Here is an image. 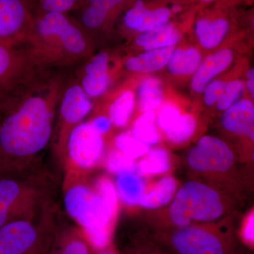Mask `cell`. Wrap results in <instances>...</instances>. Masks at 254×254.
I'll use <instances>...</instances> for the list:
<instances>
[{
	"instance_id": "7a4b0ae2",
	"label": "cell",
	"mask_w": 254,
	"mask_h": 254,
	"mask_svg": "<svg viewBox=\"0 0 254 254\" xmlns=\"http://www.w3.org/2000/svg\"><path fill=\"white\" fill-rule=\"evenodd\" d=\"M28 43L38 66L69 64L82 59L88 50L81 26L64 13L34 15V32Z\"/></svg>"
},
{
	"instance_id": "d6986e66",
	"label": "cell",
	"mask_w": 254,
	"mask_h": 254,
	"mask_svg": "<svg viewBox=\"0 0 254 254\" xmlns=\"http://www.w3.org/2000/svg\"><path fill=\"white\" fill-rule=\"evenodd\" d=\"M201 54L196 48L174 50L168 62L169 71L174 74L186 75L199 67Z\"/></svg>"
},
{
	"instance_id": "8d00e7d4",
	"label": "cell",
	"mask_w": 254,
	"mask_h": 254,
	"mask_svg": "<svg viewBox=\"0 0 254 254\" xmlns=\"http://www.w3.org/2000/svg\"><path fill=\"white\" fill-rule=\"evenodd\" d=\"M254 215H250V218L247 220L246 222L245 230H244V237L247 242L252 243L254 242Z\"/></svg>"
},
{
	"instance_id": "6da1fadb",
	"label": "cell",
	"mask_w": 254,
	"mask_h": 254,
	"mask_svg": "<svg viewBox=\"0 0 254 254\" xmlns=\"http://www.w3.org/2000/svg\"><path fill=\"white\" fill-rule=\"evenodd\" d=\"M63 86L60 76L36 69L0 96L1 171L12 159L35 154L48 144L52 110Z\"/></svg>"
},
{
	"instance_id": "83f0119b",
	"label": "cell",
	"mask_w": 254,
	"mask_h": 254,
	"mask_svg": "<svg viewBox=\"0 0 254 254\" xmlns=\"http://www.w3.org/2000/svg\"><path fill=\"white\" fill-rule=\"evenodd\" d=\"M115 144L120 151L132 159L139 158L148 151V145L136 140L129 133L117 137Z\"/></svg>"
},
{
	"instance_id": "2e32d148",
	"label": "cell",
	"mask_w": 254,
	"mask_h": 254,
	"mask_svg": "<svg viewBox=\"0 0 254 254\" xmlns=\"http://www.w3.org/2000/svg\"><path fill=\"white\" fill-rule=\"evenodd\" d=\"M173 51V46L148 50L127 60L125 68L133 72L150 73L158 71L168 64Z\"/></svg>"
},
{
	"instance_id": "277c9868",
	"label": "cell",
	"mask_w": 254,
	"mask_h": 254,
	"mask_svg": "<svg viewBox=\"0 0 254 254\" xmlns=\"http://www.w3.org/2000/svg\"><path fill=\"white\" fill-rule=\"evenodd\" d=\"M64 203L68 213L84 228L85 232L109 231L116 205L111 204L99 193L95 194L88 187L78 185L68 190Z\"/></svg>"
},
{
	"instance_id": "44dd1931",
	"label": "cell",
	"mask_w": 254,
	"mask_h": 254,
	"mask_svg": "<svg viewBox=\"0 0 254 254\" xmlns=\"http://www.w3.org/2000/svg\"><path fill=\"white\" fill-rule=\"evenodd\" d=\"M176 186V182L173 177H163L155 185L149 193L143 195L139 204L148 208L163 206L173 198Z\"/></svg>"
},
{
	"instance_id": "30bf717a",
	"label": "cell",
	"mask_w": 254,
	"mask_h": 254,
	"mask_svg": "<svg viewBox=\"0 0 254 254\" xmlns=\"http://www.w3.org/2000/svg\"><path fill=\"white\" fill-rule=\"evenodd\" d=\"M173 244L180 254H225L220 239L199 227H181L174 234Z\"/></svg>"
},
{
	"instance_id": "ee69618b",
	"label": "cell",
	"mask_w": 254,
	"mask_h": 254,
	"mask_svg": "<svg viewBox=\"0 0 254 254\" xmlns=\"http://www.w3.org/2000/svg\"><path fill=\"white\" fill-rule=\"evenodd\" d=\"M202 1H212V0H202Z\"/></svg>"
},
{
	"instance_id": "7402d4cb",
	"label": "cell",
	"mask_w": 254,
	"mask_h": 254,
	"mask_svg": "<svg viewBox=\"0 0 254 254\" xmlns=\"http://www.w3.org/2000/svg\"><path fill=\"white\" fill-rule=\"evenodd\" d=\"M138 94V107L141 112L145 113L157 108L163 99L160 80L156 78L145 80L140 86Z\"/></svg>"
},
{
	"instance_id": "9c48e42d",
	"label": "cell",
	"mask_w": 254,
	"mask_h": 254,
	"mask_svg": "<svg viewBox=\"0 0 254 254\" xmlns=\"http://www.w3.org/2000/svg\"><path fill=\"white\" fill-rule=\"evenodd\" d=\"M39 240L36 227L26 220H10L0 227V254H30Z\"/></svg>"
},
{
	"instance_id": "52a82bcc",
	"label": "cell",
	"mask_w": 254,
	"mask_h": 254,
	"mask_svg": "<svg viewBox=\"0 0 254 254\" xmlns=\"http://www.w3.org/2000/svg\"><path fill=\"white\" fill-rule=\"evenodd\" d=\"M29 50L0 43V96L38 69Z\"/></svg>"
},
{
	"instance_id": "cb8c5ba5",
	"label": "cell",
	"mask_w": 254,
	"mask_h": 254,
	"mask_svg": "<svg viewBox=\"0 0 254 254\" xmlns=\"http://www.w3.org/2000/svg\"><path fill=\"white\" fill-rule=\"evenodd\" d=\"M132 136L148 145L158 142V135L155 127V114L153 110L145 112L137 119Z\"/></svg>"
},
{
	"instance_id": "e0dca14e",
	"label": "cell",
	"mask_w": 254,
	"mask_h": 254,
	"mask_svg": "<svg viewBox=\"0 0 254 254\" xmlns=\"http://www.w3.org/2000/svg\"><path fill=\"white\" fill-rule=\"evenodd\" d=\"M181 39V35L171 23L145 32L137 38L136 43L145 50L158 49L173 46Z\"/></svg>"
},
{
	"instance_id": "ac0fdd59",
	"label": "cell",
	"mask_w": 254,
	"mask_h": 254,
	"mask_svg": "<svg viewBox=\"0 0 254 254\" xmlns=\"http://www.w3.org/2000/svg\"><path fill=\"white\" fill-rule=\"evenodd\" d=\"M229 27L228 21L222 18L215 21L200 19L195 25V33L202 46L213 48L223 39Z\"/></svg>"
},
{
	"instance_id": "836d02e7",
	"label": "cell",
	"mask_w": 254,
	"mask_h": 254,
	"mask_svg": "<svg viewBox=\"0 0 254 254\" xmlns=\"http://www.w3.org/2000/svg\"><path fill=\"white\" fill-rule=\"evenodd\" d=\"M125 1L126 0H83L81 4L94 8L103 12L108 18L112 10Z\"/></svg>"
},
{
	"instance_id": "5b68a950",
	"label": "cell",
	"mask_w": 254,
	"mask_h": 254,
	"mask_svg": "<svg viewBox=\"0 0 254 254\" xmlns=\"http://www.w3.org/2000/svg\"><path fill=\"white\" fill-rule=\"evenodd\" d=\"M34 32V15L26 0H0V43L22 46Z\"/></svg>"
},
{
	"instance_id": "8fae6325",
	"label": "cell",
	"mask_w": 254,
	"mask_h": 254,
	"mask_svg": "<svg viewBox=\"0 0 254 254\" xmlns=\"http://www.w3.org/2000/svg\"><path fill=\"white\" fill-rule=\"evenodd\" d=\"M170 15V10L167 8L148 10L141 0H137L133 7L127 11L124 16V23L131 29L150 31L166 24Z\"/></svg>"
},
{
	"instance_id": "b9f144b4",
	"label": "cell",
	"mask_w": 254,
	"mask_h": 254,
	"mask_svg": "<svg viewBox=\"0 0 254 254\" xmlns=\"http://www.w3.org/2000/svg\"><path fill=\"white\" fill-rule=\"evenodd\" d=\"M100 254H115L113 253V252H103V253H102Z\"/></svg>"
},
{
	"instance_id": "484cf974",
	"label": "cell",
	"mask_w": 254,
	"mask_h": 254,
	"mask_svg": "<svg viewBox=\"0 0 254 254\" xmlns=\"http://www.w3.org/2000/svg\"><path fill=\"white\" fill-rule=\"evenodd\" d=\"M33 15L48 12L66 13L77 9L83 0H26Z\"/></svg>"
},
{
	"instance_id": "d6a6232c",
	"label": "cell",
	"mask_w": 254,
	"mask_h": 254,
	"mask_svg": "<svg viewBox=\"0 0 254 254\" xmlns=\"http://www.w3.org/2000/svg\"><path fill=\"white\" fill-rule=\"evenodd\" d=\"M227 83L222 81H215L205 88L204 101L205 104L210 106L221 98L226 88Z\"/></svg>"
},
{
	"instance_id": "f546056e",
	"label": "cell",
	"mask_w": 254,
	"mask_h": 254,
	"mask_svg": "<svg viewBox=\"0 0 254 254\" xmlns=\"http://www.w3.org/2000/svg\"><path fill=\"white\" fill-rule=\"evenodd\" d=\"M107 167L112 173L120 174L134 171L136 165L133 159L127 156L120 150H113L107 160Z\"/></svg>"
},
{
	"instance_id": "ab89813d",
	"label": "cell",
	"mask_w": 254,
	"mask_h": 254,
	"mask_svg": "<svg viewBox=\"0 0 254 254\" xmlns=\"http://www.w3.org/2000/svg\"><path fill=\"white\" fill-rule=\"evenodd\" d=\"M247 76L249 78V79H254V68H251L250 70H249L247 73Z\"/></svg>"
},
{
	"instance_id": "ffe728a7",
	"label": "cell",
	"mask_w": 254,
	"mask_h": 254,
	"mask_svg": "<svg viewBox=\"0 0 254 254\" xmlns=\"http://www.w3.org/2000/svg\"><path fill=\"white\" fill-rule=\"evenodd\" d=\"M117 186L119 194L125 203L136 204L143 198V182L133 172L118 174Z\"/></svg>"
},
{
	"instance_id": "4316f807",
	"label": "cell",
	"mask_w": 254,
	"mask_h": 254,
	"mask_svg": "<svg viewBox=\"0 0 254 254\" xmlns=\"http://www.w3.org/2000/svg\"><path fill=\"white\" fill-rule=\"evenodd\" d=\"M196 127L194 118L190 115H180L171 127L165 131L170 141L180 143L185 142L193 134Z\"/></svg>"
},
{
	"instance_id": "603a6c76",
	"label": "cell",
	"mask_w": 254,
	"mask_h": 254,
	"mask_svg": "<svg viewBox=\"0 0 254 254\" xmlns=\"http://www.w3.org/2000/svg\"><path fill=\"white\" fill-rule=\"evenodd\" d=\"M134 103L135 96L133 92L126 91L120 95L110 105V122L118 127L126 125L133 113Z\"/></svg>"
},
{
	"instance_id": "f1b7e54d",
	"label": "cell",
	"mask_w": 254,
	"mask_h": 254,
	"mask_svg": "<svg viewBox=\"0 0 254 254\" xmlns=\"http://www.w3.org/2000/svg\"><path fill=\"white\" fill-rule=\"evenodd\" d=\"M20 193L21 187L17 182L0 174V204L11 213Z\"/></svg>"
},
{
	"instance_id": "4fadbf2b",
	"label": "cell",
	"mask_w": 254,
	"mask_h": 254,
	"mask_svg": "<svg viewBox=\"0 0 254 254\" xmlns=\"http://www.w3.org/2000/svg\"><path fill=\"white\" fill-rule=\"evenodd\" d=\"M109 55L100 53L87 64L81 86L88 97H98L104 93L109 85L108 73Z\"/></svg>"
},
{
	"instance_id": "d4e9b609",
	"label": "cell",
	"mask_w": 254,
	"mask_h": 254,
	"mask_svg": "<svg viewBox=\"0 0 254 254\" xmlns=\"http://www.w3.org/2000/svg\"><path fill=\"white\" fill-rule=\"evenodd\" d=\"M170 166L168 152L163 149H153L141 160L138 169L143 175H157L168 171Z\"/></svg>"
},
{
	"instance_id": "1f68e13d",
	"label": "cell",
	"mask_w": 254,
	"mask_h": 254,
	"mask_svg": "<svg viewBox=\"0 0 254 254\" xmlns=\"http://www.w3.org/2000/svg\"><path fill=\"white\" fill-rule=\"evenodd\" d=\"M180 116V110L177 107L173 105H164L158 115L159 126L165 131Z\"/></svg>"
},
{
	"instance_id": "ba28073f",
	"label": "cell",
	"mask_w": 254,
	"mask_h": 254,
	"mask_svg": "<svg viewBox=\"0 0 254 254\" xmlns=\"http://www.w3.org/2000/svg\"><path fill=\"white\" fill-rule=\"evenodd\" d=\"M68 153L76 165L91 168L99 160L103 151V141L91 123L77 125L68 138Z\"/></svg>"
},
{
	"instance_id": "5bb4252c",
	"label": "cell",
	"mask_w": 254,
	"mask_h": 254,
	"mask_svg": "<svg viewBox=\"0 0 254 254\" xmlns=\"http://www.w3.org/2000/svg\"><path fill=\"white\" fill-rule=\"evenodd\" d=\"M254 108L248 100H242L227 109L222 118V123L227 131L254 140Z\"/></svg>"
},
{
	"instance_id": "d590c367",
	"label": "cell",
	"mask_w": 254,
	"mask_h": 254,
	"mask_svg": "<svg viewBox=\"0 0 254 254\" xmlns=\"http://www.w3.org/2000/svg\"><path fill=\"white\" fill-rule=\"evenodd\" d=\"M110 123L111 122H110V119L106 117L101 116L95 118L91 124L95 131L101 135L106 133L110 129Z\"/></svg>"
},
{
	"instance_id": "8992f818",
	"label": "cell",
	"mask_w": 254,
	"mask_h": 254,
	"mask_svg": "<svg viewBox=\"0 0 254 254\" xmlns=\"http://www.w3.org/2000/svg\"><path fill=\"white\" fill-rule=\"evenodd\" d=\"M187 162L196 171L222 172L232 166L234 155L225 142L215 137L204 136L189 152Z\"/></svg>"
},
{
	"instance_id": "e575fe53",
	"label": "cell",
	"mask_w": 254,
	"mask_h": 254,
	"mask_svg": "<svg viewBox=\"0 0 254 254\" xmlns=\"http://www.w3.org/2000/svg\"><path fill=\"white\" fill-rule=\"evenodd\" d=\"M60 254H89V252L84 242L74 239L64 246Z\"/></svg>"
},
{
	"instance_id": "60d3db41",
	"label": "cell",
	"mask_w": 254,
	"mask_h": 254,
	"mask_svg": "<svg viewBox=\"0 0 254 254\" xmlns=\"http://www.w3.org/2000/svg\"><path fill=\"white\" fill-rule=\"evenodd\" d=\"M172 10H173V12H178L180 10V6L175 5V6H173V7L172 8Z\"/></svg>"
},
{
	"instance_id": "9a60e30c",
	"label": "cell",
	"mask_w": 254,
	"mask_h": 254,
	"mask_svg": "<svg viewBox=\"0 0 254 254\" xmlns=\"http://www.w3.org/2000/svg\"><path fill=\"white\" fill-rule=\"evenodd\" d=\"M232 58V51L228 49L220 50L208 56L198 68L192 80L193 89L198 93L205 91L209 82L230 65Z\"/></svg>"
},
{
	"instance_id": "3957f363",
	"label": "cell",
	"mask_w": 254,
	"mask_h": 254,
	"mask_svg": "<svg viewBox=\"0 0 254 254\" xmlns=\"http://www.w3.org/2000/svg\"><path fill=\"white\" fill-rule=\"evenodd\" d=\"M223 212L220 195L211 187L200 182H187L175 195L170 210L172 222L177 226H188L192 221H210Z\"/></svg>"
},
{
	"instance_id": "4dcf8cb0",
	"label": "cell",
	"mask_w": 254,
	"mask_h": 254,
	"mask_svg": "<svg viewBox=\"0 0 254 254\" xmlns=\"http://www.w3.org/2000/svg\"><path fill=\"white\" fill-rule=\"evenodd\" d=\"M243 89V83L239 80L227 83L223 94L218 100V109L225 110L235 104L242 96Z\"/></svg>"
},
{
	"instance_id": "7bdbcfd3",
	"label": "cell",
	"mask_w": 254,
	"mask_h": 254,
	"mask_svg": "<svg viewBox=\"0 0 254 254\" xmlns=\"http://www.w3.org/2000/svg\"><path fill=\"white\" fill-rule=\"evenodd\" d=\"M1 158H0V170H1Z\"/></svg>"
},
{
	"instance_id": "7c38bea8",
	"label": "cell",
	"mask_w": 254,
	"mask_h": 254,
	"mask_svg": "<svg viewBox=\"0 0 254 254\" xmlns=\"http://www.w3.org/2000/svg\"><path fill=\"white\" fill-rule=\"evenodd\" d=\"M92 103L79 84H73L63 92L60 103V115L69 125L79 123L88 115Z\"/></svg>"
},
{
	"instance_id": "f35d334b",
	"label": "cell",
	"mask_w": 254,
	"mask_h": 254,
	"mask_svg": "<svg viewBox=\"0 0 254 254\" xmlns=\"http://www.w3.org/2000/svg\"><path fill=\"white\" fill-rule=\"evenodd\" d=\"M247 88H248L249 91H250L251 94H252V97L254 96V79H250L247 83Z\"/></svg>"
},
{
	"instance_id": "74e56055",
	"label": "cell",
	"mask_w": 254,
	"mask_h": 254,
	"mask_svg": "<svg viewBox=\"0 0 254 254\" xmlns=\"http://www.w3.org/2000/svg\"><path fill=\"white\" fill-rule=\"evenodd\" d=\"M10 215L11 212L9 209L0 204V227L10 221Z\"/></svg>"
}]
</instances>
